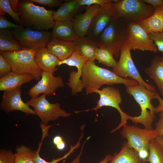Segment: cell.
<instances>
[{
	"instance_id": "obj_1",
	"label": "cell",
	"mask_w": 163,
	"mask_h": 163,
	"mask_svg": "<svg viewBox=\"0 0 163 163\" xmlns=\"http://www.w3.org/2000/svg\"><path fill=\"white\" fill-rule=\"evenodd\" d=\"M82 85L86 94L93 93L104 85H112L123 84L126 85H136L139 83L129 78H123L112 71L97 65L94 61H88L84 65L81 77Z\"/></svg>"
},
{
	"instance_id": "obj_2",
	"label": "cell",
	"mask_w": 163,
	"mask_h": 163,
	"mask_svg": "<svg viewBox=\"0 0 163 163\" xmlns=\"http://www.w3.org/2000/svg\"><path fill=\"white\" fill-rule=\"evenodd\" d=\"M125 86L126 92L133 97L141 109L139 116H131L129 120L136 125L140 123L145 129H153V123L155 118V107L152 101L153 99H156L158 93L149 90L144 85L139 83Z\"/></svg>"
},
{
	"instance_id": "obj_3",
	"label": "cell",
	"mask_w": 163,
	"mask_h": 163,
	"mask_svg": "<svg viewBox=\"0 0 163 163\" xmlns=\"http://www.w3.org/2000/svg\"><path fill=\"white\" fill-rule=\"evenodd\" d=\"M128 21L116 17L110 20L95 42L105 48L116 57L120 54L128 35Z\"/></svg>"
},
{
	"instance_id": "obj_4",
	"label": "cell",
	"mask_w": 163,
	"mask_h": 163,
	"mask_svg": "<svg viewBox=\"0 0 163 163\" xmlns=\"http://www.w3.org/2000/svg\"><path fill=\"white\" fill-rule=\"evenodd\" d=\"M18 8L20 17L25 25L46 31L54 25V11L35 5L31 0H19Z\"/></svg>"
},
{
	"instance_id": "obj_5",
	"label": "cell",
	"mask_w": 163,
	"mask_h": 163,
	"mask_svg": "<svg viewBox=\"0 0 163 163\" xmlns=\"http://www.w3.org/2000/svg\"><path fill=\"white\" fill-rule=\"evenodd\" d=\"M36 50L23 48L15 51L0 52L10 65L11 71L18 74H28L39 81L41 78L43 71L34 60Z\"/></svg>"
},
{
	"instance_id": "obj_6",
	"label": "cell",
	"mask_w": 163,
	"mask_h": 163,
	"mask_svg": "<svg viewBox=\"0 0 163 163\" xmlns=\"http://www.w3.org/2000/svg\"><path fill=\"white\" fill-rule=\"evenodd\" d=\"M120 134L127 140L129 146L137 152L144 163H146L149 155L150 142L158 136L156 131L126 124L123 127Z\"/></svg>"
},
{
	"instance_id": "obj_7",
	"label": "cell",
	"mask_w": 163,
	"mask_h": 163,
	"mask_svg": "<svg viewBox=\"0 0 163 163\" xmlns=\"http://www.w3.org/2000/svg\"><path fill=\"white\" fill-rule=\"evenodd\" d=\"M116 16L128 22L139 21L151 16L155 8L142 0H113Z\"/></svg>"
},
{
	"instance_id": "obj_8",
	"label": "cell",
	"mask_w": 163,
	"mask_h": 163,
	"mask_svg": "<svg viewBox=\"0 0 163 163\" xmlns=\"http://www.w3.org/2000/svg\"><path fill=\"white\" fill-rule=\"evenodd\" d=\"M93 93H97L100 95V99L97 102L96 105L94 107L88 109L75 112L78 113L81 112H87L94 110L97 111L104 106L110 107L116 109L119 112L121 117L120 122L118 126L112 130L110 133H113L127 124V121L131 116L124 112L120 107L122 99L120 90L113 86H108L102 89H96Z\"/></svg>"
},
{
	"instance_id": "obj_9",
	"label": "cell",
	"mask_w": 163,
	"mask_h": 163,
	"mask_svg": "<svg viewBox=\"0 0 163 163\" xmlns=\"http://www.w3.org/2000/svg\"><path fill=\"white\" fill-rule=\"evenodd\" d=\"M46 95L43 94L39 97L31 98L26 102L29 106L34 108L36 115L41 120V123L47 125L50 121L60 117L66 118L70 116V113L61 109L59 103H50L46 98Z\"/></svg>"
},
{
	"instance_id": "obj_10",
	"label": "cell",
	"mask_w": 163,
	"mask_h": 163,
	"mask_svg": "<svg viewBox=\"0 0 163 163\" xmlns=\"http://www.w3.org/2000/svg\"><path fill=\"white\" fill-rule=\"evenodd\" d=\"M11 30L23 48L35 50L46 47L53 38L52 33L47 31H36L23 27Z\"/></svg>"
},
{
	"instance_id": "obj_11",
	"label": "cell",
	"mask_w": 163,
	"mask_h": 163,
	"mask_svg": "<svg viewBox=\"0 0 163 163\" xmlns=\"http://www.w3.org/2000/svg\"><path fill=\"white\" fill-rule=\"evenodd\" d=\"M131 50L125 44L122 46L119 60L112 71L121 78L134 79L144 85L149 90L156 91L155 88L146 82L140 74L132 59Z\"/></svg>"
},
{
	"instance_id": "obj_12",
	"label": "cell",
	"mask_w": 163,
	"mask_h": 163,
	"mask_svg": "<svg viewBox=\"0 0 163 163\" xmlns=\"http://www.w3.org/2000/svg\"><path fill=\"white\" fill-rule=\"evenodd\" d=\"M128 35L125 43L131 50L149 51L156 53L157 47L139 21L128 22Z\"/></svg>"
},
{
	"instance_id": "obj_13",
	"label": "cell",
	"mask_w": 163,
	"mask_h": 163,
	"mask_svg": "<svg viewBox=\"0 0 163 163\" xmlns=\"http://www.w3.org/2000/svg\"><path fill=\"white\" fill-rule=\"evenodd\" d=\"M113 1L101 6L88 30L86 36L95 42L110 20L117 17Z\"/></svg>"
},
{
	"instance_id": "obj_14",
	"label": "cell",
	"mask_w": 163,
	"mask_h": 163,
	"mask_svg": "<svg viewBox=\"0 0 163 163\" xmlns=\"http://www.w3.org/2000/svg\"><path fill=\"white\" fill-rule=\"evenodd\" d=\"M21 86L13 89L4 91L0 104L1 109L8 113L15 110H19L24 114L36 115L34 110L23 101L21 97Z\"/></svg>"
},
{
	"instance_id": "obj_15",
	"label": "cell",
	"mask_w": 163,
	"mask_h": 163,
	"mask_svg": "<svg viewBox=\"0 0 163 163\" xmlns=\"http://www.w3.org/2000/svg\"><path fill=\"white\" fill-rule=\"evenodd\" d=\"M30 89L28 94L31 98L38 97L43 93L46 95H54L58 88L64 86L62 78L55 76L49 72L43 71L40 79Z\"/></svg>"
},
{
	"instance_id": "obj_16",
	"label": "cell",
	"mask_w": 163,
	"mask_h": 163,
	"mask_svg": "<svg viewBox=\"0 0 163 163\" xmlns=\"http://www.w3.org/2000/svg\"><path fill=\"white\" fill-rule=\"evenodd\" d=\"M101 7L97 4L86 6L85 12L78 14L73 19L74 29L78 37L86 36L93 18Z\"/></svg>"
},
{
	"instance_id": "obj_17",
	"label": "cell",
	"mask_w": 163,
	"mask_h": 163,
	"mask_svg": "<svg viewBox=\"0 0 163 163\" xmlns=\"http://www.w3.org/2000/svg\"><path fill=\"white\" fill-rule=\"evenodd\" d=\"M86 6L81 5L78 0H66L54 11L53 18L55 21H63L73 20Z\"/></svg>"
},
{
	"instance_id": "obj_18",
	"label": "cell",
	"mask_w": 163,
	"mask_h": 163,
	"mask_svg": "<svg viewBox=\"0 0 163 163\" xmlns=\"http://www.w3.org/2000/svg\"><path fill=\"white\" fill-rule=\"evenodd\" d=\"M48 51L60 61L69 58L76 50L73 42L61 40L52 38L46 46Z\"/></svg>"
},
{
	"instance_id": "obj_19",
	"label": "cell",
	"mask_w": 163,
	"mask_h": 163,
	"mask_svg": "<svg viewBox=\"0 0 163 163\" xmlns=\"http://www.w3.org/2000/svg\"><path fill=\"white\" fill-rule=\"evenodd\" d=\"M35 61L42 71L53 74L57 69L58 63L60 61L56 56L50 53L46 47L36 50Z\"/></svg>"
},
{
	"instance_id": "obj_20",
	"label": "cell",
	"mask_w": 163,
	"mask_h": 163,
	"mask_svg": "<svg viewBox=\"0 0 163 163\" xmlns=\"http://www.w3.org/2000/svg\"><path fill=\"white\" fill-rule=\"evenodd\" d=\"M52 33L53 38L73 42L78 36L74 29L72 20L55 21Z\"/></svg>"
},
{
	"instance_id": "obj_21",
	"label": "cell",
	"mask_w": 163,
	"mask_h": 163,
	"mask_svg": "<svg viewBox=\"0 0 163 163\" xmlns=\"http://www.w3.org/2000/svg\"><path fill=\"white\" fill-rule=\"evenodd\" d=\"M34 79L30 74L20 75L12 71L0 78V91L10 90L21 86Z\"/></svg>"
},
{
	"instance_id": "obj_22",
	"label": "cell",
	"mask_w": 163,
	"mask_h": 163,
	"mask_svg": "<svg viewBox=\"0 0 163 163\" xmlns=\"http://www.w3.org/2000/svg\"><path fill=\"white\" fill-rule=\"evenodd\" d=\"M144 72L153 80L161 94L163 91V56H156Z\"/></svg>"
},
{
	"instance_id": "obj_23",
	"label": "cell",
	"mask_w": 163,
	"mask_h": 163,
	"mask_svg": "<svg viewBox=\"0 0 163 163\" xmlns=\"http://www.w3.org/2000/svg\"><path fill=\"white\" fill-rule=\"evenodd\" d=\"M139 22L148 34L152 32H163V6L155 8L151 16Z\"/></svg>"
},
{
	"instance_id": "obj_24",
	"label": "cell",
	"mask_w": 163,
	"mask_h": 163,
	"mask_svg": "<svg viewBox=\"0 0 163 163\" xmlns=\"http://www.w3.org/2000/svg\"><path fill=\"white\" fill-rule=\"evenodd\" d=\"M109 163H144L137 152L130 147L127 142H124L120 151L114 153Z\"/></svg>"
},
{
	"instance_id": "obj_25",
	"label": "cell",
	"mask_w": 163,
	"mask_h": 163,
	"mask_svg": "<svg viewBox=\"0 0 163 163\" xmlns=\"http://www.w3.org/2000/svg\"><path fill=\"white\" fill-rule=\"evenodd\" d=\"M73 42L78 51L88 61H94L96 50L98 47L96 43L86 36L78 37Z\"/></svg>"
},
{
	"instance_id": "obj_26",
	"label": "cell",
	"mask_w": 163,
	"mask_h": 163,
	"mask_svg": "<svg viewBox=\"0 0 163 163\" xmlns=\"http://www.w3.org/2000/svg\"><path fill=\"white\" fill-rule=\"evenodd\" d=\"M23 48L21 43L13 35L11 30H0V52L17 51Z\"/></svg>"
},
{
	"instance_id": "obj_27",
	"label": "cell",
	"mask_w": 163,
	"mask_h": 163,
	"mask_svg": "<svg viewBox=\"0 0 163 163\" xmlns=\"http://www.w3.org/2000/svg\"><path fill=\"white\" fill-rule=\"evenodd\" d=\"M14 153L16 163H35L34 158L35 151L25 145L18 146Z\"/></svg>"
},
{
	"instance_id": "obj_28",
	"label": "cell",
	"mask_w": 163,
	"mask_h": 163,
	"mask_svg": "<svg viewBox=\"0 0 163 163\" xmlns=\"http://www.w3.org/2000/svg\"><path fill=\"white\" fill-rule=\"evenodd\" d=\"M145 162L163 163V147L155 139L150 142L149 155Z\"/></svg>"
},
{
	"instance_id": "obj_29",
	"label": "cell",
	"mask_w": 163,
	"mask_h": 163,
	"mask_svg": "<svg viewBox=\"0 0 163 163\" xmlns=\"http://www.w3.org/2000/svg\"><path fill=\"white\" fill-rule=\"evenodd\" d=\"M95 59L97 60L99 63L113 69L116 66L117 63L112 53L107 49L102 47L97 48L96 52Z\"/></svg>"
},
{
	"instance_id": "obj_30",
	"label": "cell",
	"mask_w": 163,
	"mask_h": 163,
	"mask_svg": "<svg viewBox=\"0 0 163 163\" xmlns=\"http://www.w3.org/2000/svg\"><path fill=\"white\" fill-rule=\"evenodd\" d=\"M82 137L83 136L82 135H81L79 140L76 144L74 146L71 145L69 151L63 156L56 159H53L50 162L46 161L44 159L41 158L40 155V148L43 141L44 139L42 138L41 141L37 149L35 152V154L34 158L35 163H57L60 161L66 158L70 154L74 152L75 149L78 148L80 146V141Z\"/></svg>"
},
{
	"instance_id": "obj_31",
	"label": "cell",
	"mask_w": 163,
	"mask_h": 163,
	"mask_svg": "<svg viewBox=\"0 0 163 163\" xmlns=\"http://www.w3.org/2000/svg\"><path fill=\"white\" fill-rule=\"evenodd\" d=\"M88 61L87 58L81 55L78 51L76 50L68 58L60 61L58 63V66L65 64L69 66H75L76 68H83Z\"/></svg>"
},
{
	"instance_id": "obj_32",
	"label": "cell",
	"mask_w": 163,
	"mask_h": 163,
	"mask_svg": "<svg viewBox=\"0 0 163 163\" xmlns=\"http://www.w3.org/2000/svg\"><path fill=\"white\" fill-rule=\"evenodd\" d=\"M0 10L8 14L19 25H25L20 18L19 13L15 12L12 9L8 0H0Z\"/></svg>"
},
{
	"instance_id": "obj_33",
	"label": "cell",
	"mask_w": 163,
	"mask_h": 163,
	"mask_svg": "<svg viewBox=\"0 0 163 163\" xmlns=\"http://www.w3.org/2000/svg\"><path fill=\"white\" fill-rule=\"evenodd\" d=\"M0 163H16L14 153L10 150H0Z\"/></svg>"
},
{
	"instance_id": "obj_34",
	"label": "cell",
	"mask_w": 163,
	"mask_h": 163,
	"mask_svg": "<svg viewBox=\"0 0 163 163\" xmlns=\"http://www.w3.org/2000/svg\"><path fill=\"white\" fill-rule=\"evenodd\" d=\"M149 34L156 45L158 50L163 53V32H152Z\"/></svg>"
},
{
	"instance_id": "obj_35",
	"label": "cell",
	"mask_w": 163,
	"mask_h": 163,
	"mask_svg": "<svg viewBox=\"0 0 163 163\" xmlns=\"http://www.w3.org/2000/svg\"><path fill=\"white\" fill-rule=\"evenodd\" d=\"M11 71V66L3 56L0 54V77H2Z\"/></svg>"
},
{
	"instance_id": "obj_36",
	"label": "cell",
	"mask_w": 163,
	"mask_h": 163,
	"mask_svg": "<svg viewBox=\"0 0 163 163\" xmlns=\"http://www.w3.org/2000/svg\"><path fill=\"white\" fill-rule=\"evenodd\" d=\"M23 25H18L8 21L4 16H0V29H9L19 28Z\"/></svg>"
},
{
	"instance_id": "obj_37",
	"label": "cell",
	"mask_w": 163,
	"mask_h": 163,
	"mask_svg": "<svg viewBox=\"0 0 163 163\" xmlns=\"http://www.w3.org/2000/svg\"><path fill=\"white\" fill-rule=\"evenodd\" d=\"M111 0H78L80 4L81 5L87 6L94 4L98 5L103 6L111 2Z\"/></svg>"
},
{
	"instance_id": "obj_38",
	"label": "cell",
	"mask_w": 163,
	"mask_h": 163,
	"mask_svg": "<svg viewBox=\"0 0 163 163\" xmlns=\"http://www.w3.org/2000/svg\"><path fill=\"white\" fill-rule=\"evenodd\" d=\"M34 2L53 7L59 6L64 2L62 0H31Z\"/></svg>"
},
{
	"instance_id": "obj_39",
	"label": "cell",
	"mask_w": 163,
	"mask_h": 163,
	"mask_svg": "<svg viewBox=\"0 0 163 163\" xmlns=\"http://www.w3.org/2000/svg\"><path fill=\"white\" fill-rule=\"evenodd\" d=\"M159 119L155 123V130L158 136L163 137V111L158 113Z\"/></svg>"
},
{
	"instance_id": "obj_40",
	"label": "cell",
	"mask_w": 163,
	"mask_h": 163,
	"mask_svg": "<svg viewBox=\"0 0 163 163\" xmlns=\"http://www.w3.org/2000/svg\"><path fill=\"white\" fill-rule=\"evenodd\" d=\"M53 142L59 150H62L65 148V143L62 138L60 136H57L54 137L53 139Z\"/></svg>"
},
{
	"instance_id": "obj_41",
	"label": "cell",
	"mask_w": 163,
	"mask_h": 163,
	"mask_svg": "<svg viewBox=\"0 0 163 163\" xmlns=\"http://www.w3.org/2000/svg\"><path fill=\"white\" fill-rule=\"evenodd\" d=\"M84 143H85V142H84L82 145L81 151L80 152L79 154L76 158V163H80L79 159L80 157L82 155L83 148L85 144ZM113 158V155L112 156L110 155H106V156L103 160L100 161L98 163H108V162H110L112 160Z\"/></svg>"
},
{
	"instance_id": "obj_42",
	"label": "cell",
	"mask_w": 163,
	"mask_h": 163,
	"mask_svg": "<svg viewBox=\"0 0 163 163\" xmlns=\"http://www.w3.org/2000/svg\"><path fill=\"white\" fill-rule=\"evenodd\" d=\"M146 3L149 5L154 8L163 6V0H142Z\"/></svg>"
},
{
	"instance_id": "obj_43",
	"label": "cell",
	"mask_w": 163,
	"mask_h": 163,
	"mask_svg": "<svg viewBox=\"0 0 163 163\" xmlns=\"http://www.w3.org/2000/svg\"><path fill=\"white\" fill-rule=\"evenodd\" d=\"M156 99L158 101L159 104L155 108V113H158L159 112L163 111V99L160 97L158 94Z\"/></svg>"
},
{
	"instance_id": "obj_44",
	"label": "cell",
	"mask_w": 163,
	"mask_h": 163,
	"mask_svg": "<svg viewBox=\"0 0 163 163\" xmlns=\"http://www.w3.org/2000/svg\"><path fill=\"white\" fill-rule=\"evenodd\" d=\"M11 8L15 13H18V5L19 0H8Z\"/></svg>"
},
{
	"instance_id": "obj_45",
	"label": "cell",
	"mask_w": 163,
	"mask_h": 163,
	"mask_svg": "<svg viewBox=\"0 0 163 163\" xmlns=\"http://www.w3.org/2000/svg\"><path fill=\"white\" fill-rule=\"evenodd\" d=\"M155 139L163 147V137H162L158 136Z\"/></svg>"
},
{
	"instance_id": "obj_46",
	"label": "cell",
	"mask_w": 163,
	"mask_h": 163,
	"mask_svg": "<svg viewBox=\"0 0 163 163\" xmlns=\"http://www.w3.org/2000/svg\"><path fill=\"white\" fill-rule=\"evenodd\" d=\"M70 163H76V158L73 160Z\"/></svg>"
},
{
	"instance_id": "obj_47",
	"label": "cell",
	"mask_w": 163,
	"mask_h": 163,
	"mask_svg": "<svg viewBox=\"0 0 163 163\" xmlns=\"http://www.w3.org/2000/svg\"><path fill=\"white\" fill-rule=\"evenodd\" d=\"M42 125H43V124H40V126H42ZM45 126H47V125H45ZM50 126H51V127L52 126V125H50Z\"/></svg>"
},
{
	"instance_id": "obj_48",
	"label": "cell",
	"mask_w": 163,
	"mask_h": 163,
	"mask_svg": "<svg viewBox=\"0 0 163 163\" xmlns=\"http://www.w3.org/2000/svg\"><path fill=\"white\" fill-rule=\"evenodd\" d=\"M161 95L162 96H163V91L161 93Z\"/></svg>"
}]
</instances>
